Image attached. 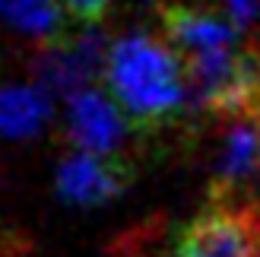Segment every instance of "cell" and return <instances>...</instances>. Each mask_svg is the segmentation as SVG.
I'll return each mask as SVG.
<instances>
[{
  "label": "cell",
  "mask_w": 260,
  "mask_h": 257,
  "mask_svg": "<svg viewBox=\"0 0 260 257\" xmlns=\"http://www.w3.org/2000/svg\"><path fill=\"white\" fill-rule=\"evenodd\" d=\"M0 16L29 35L54 38L63 29L67 13L60 0H0Z\"/></svg>",
  "instance_id": "8"
},
{
  "label": "cell",
  "mask_w": 260,
  "mask_h": 257,
  "mask_svg": "<svg viewBox=\"0 0 260 257\" xmlns=\"http://www.w3.org/2000/svg\"><path fill=\"white\" fill-rule=\"evenodd\" d=\"M48 118L45 89H0V134L29 137Z\"/></svg>",
  "instance_id": "7"
},
{
  "label": "cell",
  "mask_w": 260,
  "mask_h": 257,
  "mask_svg": "<svg viewBox=\"0 0 260 257\" xmlns=\"http://www.w3.org/2000/svg\"><path fill=\"white\" fill-rule=\"evenodd\" d=\"M175 257H260V207L210 200L181 229Z\"/></svg>",
  "instance_id": "2"
},
{
  "label": "cell",
  "mask_w": 260,
  "mask_h": 257,
  "mask_svg": "<svg viewBox=\"0 0 260 257\" xmlns=\"http://www.w3.org/2000/svg\"><path fill=\"white\" fill-rule=\"evenodd\" d=\"M124 111L118 102L83 89L70 95V140L86 152H114L124 140Z\"/></svg>",
  "instance_id": "6"
},
{
  "label": "cell",
  "mask_w": 260,
  "mask_h": 257,
  "mask_svg": "<svg viewBox=\"0 0 260 257\" xmlns=\"http://www.w3.org/2000/svg\"><path fill=\"white\" fill-rule=\"evenodd\" d=\"M162 38L172 45L181 57H197L210 51H225L244 42V35L222 10L206 4H184V0H168L155 10Z\"/></svg>",
  "instance_id": "4"
},
{
  "label": "cell",
  "mask_w": 260,
  "mask_h": 257,
  "mask_svg": "<svg viewBox=\"0 0 260 257\" xmlns=\"http://www.w3.org/2000/svg\"><path fill=\"white\" fill-rule=\"evenodd\" d=\"M60 7L67 13V19L80 25H95L111 10V0H60Z\"/></svg>",
  "instance_id": "9"
},
{
  "label": "cell",
  "mask_w": 260,
  "mask_h": 257,
  "mask_svg": "<svg viewBox=\"0 0 260 257\" xmlns=\"http://www.w3.org/2000/svg\"><path fill=\"white\" fill-rule=\"evenodd\" d=\"M222 13L244 32L260 19V0H222Z\"/></svg>",
  "instance_id": "10"
},
{
  "label": "cell",
  "mask_w": 260,
  "mask_h": 257,
  "mask_svg": "<svg viewBox=\"0 0 260 257\" xmlns=\"http://www.w3.org/2000/svg\"><path fill=\"white\" fill-rule=\"evenodd\" d=\"M108 95L124 118L146 134H159L190 111L184 57L162 35L130 32L114 42L105 63Z\"/></svg>",
  "instance_id": "1"
},
{
  "label": "cell",
  "mask_w": 260,
  "mask_h": 257,
  "mask_svg": "<svg viewBox=\"0 0 260 257\" xmlns=\"http://www.w3.org/2000/svg\"><path fill=\"white\" fill-rule=\"evenodd\" d=\"M222 124L210 200L257 203L260 194V108L232 114Z\"/></svg>",
  "instance_id": "3"
},
{
  "label": "cell",
  "mask_w": 260,
  "mask_h": 257,
  "mask_svg": "<svg viewBox=\"0 0 260 257\" xmlns=\"http://www.w3.org/2000/svg\"><path fill=\"white\" fill-rule=\"evenodd\" d=\"M134 181V165L114 152H86L80 149L57 172V190L63 200L80 207H102L121 197Z\"/></svg>",
  "instance_id": "5"
}]
</instances>
